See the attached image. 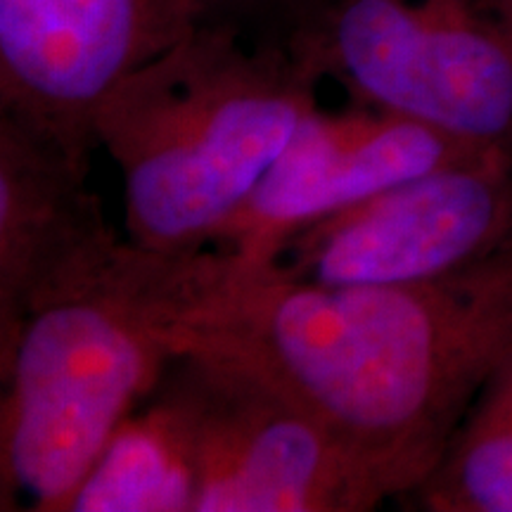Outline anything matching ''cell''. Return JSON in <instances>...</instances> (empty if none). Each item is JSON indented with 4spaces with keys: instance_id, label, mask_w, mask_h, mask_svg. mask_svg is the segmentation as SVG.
Returning a JSON list of instances; mask_svg holds the SVG:
<instances>
[{
    "instance_id": "3",
    "label": "cell",
    "mask_w": 512,
    "mask_h": 512,
    "mask_svg": "<svg viewBox=\"0 0 512 512\" xmlns=\"http://www.w3.org/2000/svg\"><path fill=\"white\" fill-rule=\"evenodd\" d=\"M178 256L131 252L107 283L31 313L0 354V510L67 512L171 356Z\"/></svg>"
},
{
    "instance_id": "9",
    "label": "cell",
    "mask_w": 512,
    "mask_h": 512,
    "mask_svg": "<svg viewBox=\"0 0 512 512\" xmlns=\"http://www.w3.org/2000/svg\"><path fill=\"white\" fill-rule=\"evenodd\" d=\"M128 252L91 159L0 114V354L31 313L107 283Z\"/></svg>"
},
{
    "instance_id": "4",
    "label": "cell",
    "mask_w": 512,
    "mask_h": 512,
    "mask_svg": "<svg viewBox=\"0 0 512 512\" xmlns=\"http://www.w3.org/2000/svg\"><path fill=\"white\" fill-rule=\"evenodd\" d=\"M285 46L347 100L512 157V0H323Z\"/></svg>"
},
{
    "instance_id": "8",
    "label": "cell",
    "mask_w": 512,
    "mask_h": 512,
    "mask_svg": "<svg viewBox=\"0 0 512 512\" xmlns=\"http://www.w3.org/2000/svg\"><path fill=\"white\" fill-rule=\"evenodd\" d=\"M484 152L494 150L354 100L335 110L318 105L209 249L256 271L297 230Z\"/></svg>"
},
{
    "instance_id": "6",
    "label": "cell",
    "mask_w": 512,
    "mask_h": 512,
    "mask_svg": "<svg viewBox=\"0 0 512 512\" xmlns=\"http://www.w3.org/2000/svg\"><path fill=\"white\" fill-rule=\"evenodd\" d=\"M508 249L512 157L484 152L297 230L256 271L311 285H403L465 271Z\"/></svg>"
},
{
    "instance_id": "1",
    "label": "cell",
    "mask_w": 512,
    "mask_h": 512,
    "mask_svg": "<svg viewBox=\"0 0 512 512\" xmlns=\"http://www.w3.org/2000/svg\"><path fill=\"white\" fill-rule=\"evenodd\" d=\"M174 349L207 342L252 358L299 396L387 503L430 477L512 351V249L403 285H311L190 264Z\"/></svg>"
},
{
    "instance_id": "7",
    "label": "cell",
    "mask_w": 512,
    "mask_h": 512,
    "mask_svg": "<svg viewBox=\"0 0 512 512\" xmlns=\"http://www.w3.org/2000/svg\"><path fill=\"white\" fill-rule=\"evenodd\" d=\"M200 22L195 0H0V114L91 159L107 98Z\"/></svg>"
},
{
    "instance_id": "5",
    "label": "cell",
    "mask_w": 512,
    "mask_h": 512,
    "mask_svg": "<svg viewBox=\"0 0 512 512\" xmlns=\"http://www.w3.org/2000/svg\"><path fill=\"white\" fill-rule=\"evenodd\" d=\"M155 387L188 432L195 512H370L387 503L311 408L252 358L178 344Z\"/></svg>"
},
{
    "instance_id": "2",
    "label": "cell",
    "mask_w": 512,
    "mask_h": 512,
    "mask_svg": "<svg viewBox=\"0 0 512 512\" xmlns=\"http://www.w3.org/2000/svg\"><path fill=\"white\" fill-rule=\"evenodd\" d=\"M320 81L285 43L200 22L121 83L95 119L124 192L126 238L145 252H207L283 155Z\"/></svg>"
},
{
    "instance_id": "10",
    "label": "cell",
    "mask_w": 512,
    "mask_h": 512,
    "mask_svg": "<svg viewBox=\"0 0 512 512\" xmlns=\"http://www.w3.org/2000/svg\"><path fill=\"white\" fill-rule=\"evenodd\" d=\"M195 503L188 432L174 406L152 387L102 446L67 512H195Z\"/></svg>"
},
{
    "instance_id": "11",
    "label": "cell",
    "mask_w": 512,
    "mask_h": 512,
    "mask_svg": "<svg viewBox=\"0 0 512 512\" xmlns=\"http://www.w3.org/2000/svg\"><path fill=\"white\" fill-rule=\"evenodd\" d=\"M396 505L420 512H512V351L430 477Z\"/></svg>"
},
{
    "instance_id": "12",
    "label": "cell",
    "mask_w": 512,
    "mask_h": 512,
    "mask_svg": "<svg viewBox=\"0 0 512 512\" xmlns=\"http://www.w3.org/2000/svg\"><path fill=\"white\" fill-rule=\"evenodd\" d=\"M202 22L226 24L256 41L287 43L323 0H195Z\"/></svg>"
}]
</instances>
